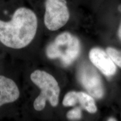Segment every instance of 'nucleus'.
<instances>
[{
    "instance_id": "6",
    "label": "nucleus",
    "mask_w": 121,
    "mask_h": 121,
    "mask_svg": "<svg viewBox=\"0 0 121 121\" xmlns=\"http://www.w3.org/2000/svg\"><path fill=\"white\" fill-rule=\"evenodd\" d=\"M89 58L93 64L107 76H112L116 72V66L109 54L100 48H95L89 53Z\"/></svg>"
},
{
    "instance_id": "14",
    "label": "nucleus",
    "mask_w": 121,
    "mask_h": 121,
    "mask_svg": "<svg viewBox=\"0 0 121 121\" xmlns=\"http://www.w3.org/2000/svg\"><path fill=\"white\" fill-rule=\"evenodd\" d=\"M119 11H121V6H120L119 7Z\"/></svg>"
},
{
    "instance_id": "13",
    "label": "nucleus",
    "mask_w": 121,
    "mask_h": 121,
    "mask_svg": "<svg viewBox=\"0 0 121 121\" xmlns=\"http://www.w3.org/2000/svg\"><path fill=\"white\" fill-rule=\"evenodd\" d=\"M109 121H116V119H114V118H109L108 119Z\"/></svg>"
},
{
    "instance_id": "5",
    "label": "nucleus",
    "mask_w": 121,
    "mask_h": 121,
    "mask_svg": "<svg viewBox=\"0 0 121 121\" xmlns=\"http://www.w3.org/2000/svg\"><path fill=\"white\" fill-rule=\"evenodd\" d=\"M78 78L81 85L92 96L97 99L103 97L104 89L102 79L93 66L83 65L78 71Z\"/></svg>"
},
{
    "instance_id": "11",
    "label": "nucleus",
    "mask_w": 121,
    "mask_h": 121,
    "mask_svg": "<svg viewBox=\"0 0 121 121\" xmlns=\"http://www.w3.org/2000/svg\"><path fill=\"white\" fill-rule=\"evenodd\" d=\"M81 110L79 107H76L71 110L67 114V117L69 119H79L81 117Z\"/></svg>"
},
{
    "instance_id": "2",
    "label": "nucleus",
    "mask_w": 121,
    "mask_h": 121,
    "mask_svg": "<svg viewBox=\"0 0 121 121\" xmlns=\"http://www.w3.org/2000/svg\"><path fill=\"white\" fill-rule=\"evenodd\" d=\"M30 79L41 90V93L34 100L35 109L37 111L43 110L47 101L52 107L58 105L60 88L53 76L44 71L37 69L30 75Z\"/></svg>"
},
{
    "instance_id": "1",
    "label": "nucleus",
    "mask_w": 121,
    "mask_h": 121,
    "mask_svg": "<svg viewBox=\"0 0 121 121\" xmlns=\"http://www.w3.org/2000/svg\"><path fill=\"white\" fill-rule=\"evenodd\" d=\"M37 27L35 13L29 9L20 7L15 11L10 22L0 20V42L13 49L24 48L34 39Z\"/></svg>"
},
{
    "instance_id": "9",
    "label": "nucleus",
    "mask_w": 121,
    "mask_h": 121,
    "mask_svg": "<svg viewBox=\"0 0 121 121\" xmlns=\"http://www.w3.org/2000/svg\"><path fill=\"white\" fill-rule=\"evenodd\" d=\"M78 102V92L70 91L65 95L63 100V105L65 107L75 105Z\"/></svg>"
},
{
    "instance_id": "3",
    "label": "nucleus",
    "mask_w": 121,
    "mask_h": 121,
    "mask_svg": "<svg viewBox=\"0 0 121 121\" xmlns=\"http://www.w3.org/2000/svg\"><path fill=\"white\" fill-rule=\"evenodd\" d=\"M80 43L78 38L68 32L58 35L47 48V55L50 59L60 58L65 66L70 65L78 58Z\"/></svg>"
},
{
    "instance_id": "7",
    "label": "nucleus",
    "mask_w": 121,
    "mask_h": 121,
    "mask_svg": "<svg viewBox=\"0 0 121 121\" xmlns=\"http://www.w3.org/2000/svg\"><path fill=\"white\" fill-rule=\"evenodd\" d=\"M19 95L20 91L16 83L11 78L0 76V107L14 102Z\"/></svg>"
},
{
    "instance_id": "8",
    "label": "nucleus",
    "mask_w": 121,
    "mask_h": 121,
    "mask_svg": "<svg viewBox=\"0 0 121 121\" xmlns=\"http://www.w3.org/2000/svg\"><path fill=\"white\" fill-rule=\"evenodd\" d=\"M78 103L83 108L90 113H94L97 110L94 99L91 96L83 92H78Z\"/></svg>"
},
{
    "instance_id": "4",
    "label": "nucleus",
    "mask_w": 121,
    "mask_h": 121,
    "mask_svg": "<svg viewBox=\"0 0 121 121\" xmlns=\"http://www.w3.org/2000/svg\"><path fill=\"white\" fill-rule=\"evenodd\" d=\"M44 22L47 28L56 31L66 25L69 13L66 0H46Z\"/></svg>"
},
{
    "instance_id": "10",
    "label": "nucleus",
    "mask_w": 121,
    "mask_h": 121,
    "mask_svg": "<svg viewBox=\"0 0 121 121\" xmlns=\"http://www.w3.org/2000/svg\"><path fill=\"white\" fill-rule=\"evenodd\" d=\"M107 53L112 59L115 64L121 67V51L109 47L107 49Z\"/></svg>"
},
{
    "instance_id": "12",
    "label": "nucleus",
    "mask_w": 121,
    "mask_h": 121,
    "mask_svg": "<svg viewBox=\"0 0 121 121\" xmlns=\"http://www.w3.org/2000/svg\"><path fill=\"white\" fill-rule=\"evenodd\" d=\"M118 36H119V38H120L121 40V22L120 26H119V28L118 29Z\"/></svg>"
}]
</instances>
